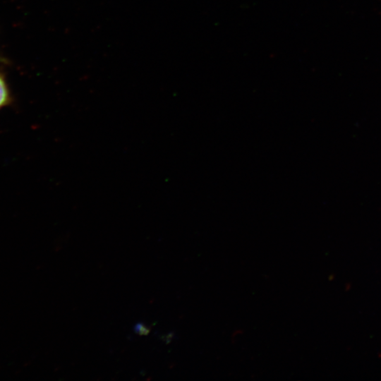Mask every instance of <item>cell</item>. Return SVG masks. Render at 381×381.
Instances as JSON below:
<instances>
[{
    "label": "cell",
    "mask_w": 381,
    "mask_h": 381,
    "mask_svg": "<svg viewBox=\"0 0 381 381\" xmlns=\"http://www.w3.org/2000/svg\"><path fill=\"white\" fill-rule=\"evenodd\" d=\"M8 99V91L6 84L0 77V107L4 104Z\"/></svg>",
    "instance_id": "1"
},
{
    "label": "cell",
    "mask_w": 381,
    "mask_h": 381,
    "mask_svg": "<svg viewBox=\"0 0 381 381\" xmlns=\"http://www.w3.org/2000/svg\"><path fill=\"white\" fill-rule=\"evenodd\" d=\"M135 332L140 335H146L149 333L150 329L142 323H138L134 327Z\"/></svg>",
    "instance_id": "2"
}]
</instances>
